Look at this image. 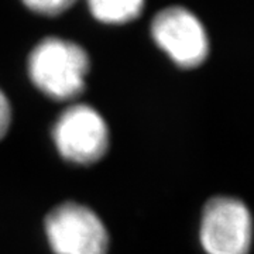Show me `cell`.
Returning a JSON list of instances; mask_svg holds the SVG:
<instances>
[{"label":"cell","instance_id":"277c9868","mask_svg":"<svg viewBox=\"0 0 254 254\" xmlns=\"http://www.w3.org/2000/svg\"><path fill=\"white\" fill-rule=\"evenodd\" d=\"M58 153L73 164L99 161L109 148V127L89 105H73L58 118L53 130Z\"/></svg>","mask_w":254,"mask_h":254},{"label":"cell","instance_id":"3957f363","mask_svg":"<svg viewBox=\"0 0 254 254\" xmlns=\"http://www.w3.org/2000/svg\"><path fill=\"white\" fill-rule=\"evenodd\" d=\"M46 233L55 254H108L109 235L89 208L66 202L46 219Z\"/></svg>","mask_w":254,"mask_h":254},{"label":"cell","instance_id":"7a4b0ae2","mask_svg":"<svg viewBox=\"0 0 254 254\" xmlns=\"http://www.w3.org/2000/svg\"><path fill=\"white\" fill-rule=\"evenodd\" d=\"M157 47L184 69L196 68L209 55V37L199 17L184 6H168L155 14L150 24Z\"/></svg>","mask_w":254,"mask_h":254},{"label":"cell","instance_id":"5b68a950","mask_svg":"<svg viewBox=\"0 0 254 254\" xmlns=\"http://www.w3.org/2000/svg\"><path fill=\"white\" fill-rule=\"evenodd\" d=\"M200 243L208 254H249L253 243V219L242 200L216 196L203 208Z\"/></svg>","mask_w":254,"mask_h":254},{"label":"cell","instance_id":"8992f818","mask_svg":"<svg viewBox=\"0 0 254 254\" xmlns=\"http://www.w3.org/2000/svg\"><path fill=\"white\" fill-rule=\"evenodd\" d=\"M145 0H86L91 16L108 26H122L136 20L144 10Z\"/></svg>","mask_w":254,"mask_h":254},{"label":"cell","instance_id":"6da1fadb","mask_svg":"<svg viewBox=\"0 0 254 254\" xmlns=\"http://www.w3.org/2000/svg\"><path fill=\"white\" fill-rule=\"evenodd\" d=\"M91 68L86 50L71 40L47 37L28 55V75L48 98L75 99L81 95Z\"/></svg>","mask_w":254,"mask_h":254},{"label":"cell","instance_id":"ba28073f","mask_svg":"<svg viewBox=\"0 0 254 254\" xmlns=\"http://www.w3.org/2000/svg\"><path fill=\"white\" fill-rule=\"evenodd\" d=\"M11 122V108L7 96L0 91V140L6 136Z\"/></svg>","mask_w":254,"mask_h":254},{"label":"cell","instance_id":"52a82bcc","mask_svg":"<svg viewBox=\"0 0 254 254\" xmlns=\"http://www.w3.org/2000/svg\"><path fill=\"white\" fill-rule=\"evenodd\" d=\"M23 6L34 14L57 17L72 7L78 0H20Z\"/></svg>","mask_w":254,"mask_h":254}]
</instances>
